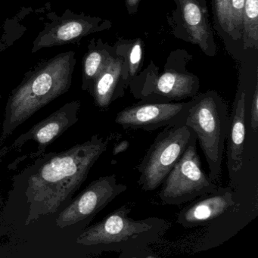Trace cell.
<instances>
[{"mask_svg": "<svg viewBox=\"0 0 258 258\" xmlns=\"http://www.w3.org/2000/svg\"><path fill=\"white\" fill-rule=\"evenodd\" d=\"M107 147L108 141L95 135L64 152L47 155L27 181L25 196L29 213L25 224L57 212L81 188Z\"/></svg>", "mask_w": 258, "mask_h": 258, "instance_id": "cell-1", "label": "cell"}, {"mask_svg": "<svg viewBox=\"0 0 258 258\" xmlns=\"http://www.w3.org/2000/svg\"><path fill=\"white\" fill-rule=\"evenodd\" d=\"M131 209L129 205H122L85 229L77 238V243L101 250L118 252L121 257H132L134 253L145 251L165 233L168 223L156 217L135 220L129 217Z\"/></svg>", "mask_w": 258, "mask_h": 258, "instance_id": "cell-2", "label": "cell"}, {"mask_svg": "<svg viewBox=\"0 0 258 258\" xmlns=\"http://www.w3.org/2000/svg\"><path fill=\"white\" fill-rule=\"evenodd\" d=\"M187 125L197 137L206 158L211 180H220L225 141L229 134L227 108L217 95L210 93L191 101L185 119Z\"/></svg>", "mask_w": 258, "mask_h": 258, "instance_id": "cell-3", "label": "cell"}, {"mask_svg": "<svg viewBox=\"0 0 258 258\" xmlns=\"http://www.w3.org/2000/svg\"><path fill=\"white\" fill-rule=\"evenodd\" d=\"M70 83V72L61 71L59 66L42 71L23 83L7 102L0 143L40 108L66 93Z\"/></svg>", "mask_w": 258, "mask_h": 258, "instance_id": "cell-4", "label": "cell"}, {"mask_svg": "<svg viewBox=\"0 0 258 258\" xmlns=\"http://www.w3.org/2000/svg\"><path fill=\"white\" fill-rule=\"evenodd\" d=\"M196 139V134L185 124L161 131L137 167L140 173L138 184L142 189L152 191L159 188Z\"/></svg>", "mask_w": 258, "mask_h": 258, "instance_id": "cell-5", "label": "cell"}, {"mask_svg": "<svg viewBox=\"0 0 258 258\" xmlns=\"http://www.w3.org/2000/svg\"><path fill=\"white\" fill-rule=\"evenodd\" d=\"M158 197L165 205H179L217 189L202 167L197 151V139L193 140L162 183Z\"/></svg>", "mask_w": 258, "mask_h": 258, "instance_id": "cell-6", "label": "cell"}, {"mask_svg": "<svg viewBox=\"0 0 258 258\" xmlns=\"http://www.w3.org/2000/svg\"><path fill=\"white\" fill-rule=\"evenodd\" d=\"M126 189V185L117 182L115 175L98 178L61 211L55 220L57 226L64 229L93 218Z\"/></svg>", "mask_w": 258, "mask_h": 258, "instance_id": "cell-7", "label": "cell"}, {"mask_svg": "<svg viewBox=\"0 0 258 258\" xmlns=\"http://www.w3.org/2000/svg\"><path fill=\"white\" fill-rule=\"evenodd\" d=\"M191 102H149L128 107L117 113L115 123L123 129L155 131L185 124Z\"/></svg>", "mask_w": 258, "mask_h": 258, "instance_id": "cell-8", "label": "cell"}, {"mask_svg": "<svg viewBox=\"0 0 258 258\" xmlns=\"http://www.w3.org/2000/svg\"><path fill=\"white\" fill-rule=\"evenodd\" d=\"M201 197L196 199L178 214V223L184 228L208 224L220 216L233 211L238 207L230 187H218L215 191Z\"/></svg>", "mask_w": 258, "mask_h": 258, "instance_id": "cell-9", "label": "cell"}, {"mask_svg": "<svg viewBox=\"0 0 258 258\" xmlns=\"http://www.w3.org/2000/svg\"><path fill=\"white\" fill-rule=\"evenodd\" d=\"M80 106L81 103L79 102L66 104L58 111L39 122L28 132L22 134L14 142L13 146L21 147L29 140H33L37 143L38 151L36 155H41L48 146L52 144L61 134L78 121Z\"/></svg>", "mask_w": 258, "mask_h": 258, "instance_id": "cell-10", "label": "cell"}, {"mask_svg": "<svg viewBox=\"0 0 258 258\" xmlns=\"http://www.w3.org/2000/svg\"><path fill=\"white\" fill-rule=\"evenodd\" d=\"M197 81L193 77L176 72H167L152 84L151 90L143 92V99H160V102L182 100L196 94Z\"/></svg>", "mask_w": 258, "mask_h": 258, "instance_id": "cell-11", "label": "cell"}, {"mask_svg": "<svg viewBox=\"0 0 258 258\" xmlns=\"http://www.w3.org/2000/svg\"><path fill=\"white\" fill-rule=\"evenodd\" d=\"M245 120L246 95L244 92H241L237 98L232 116L229 117L227 167L230 174L238 173L243 166Z\"/></svg>", "mask_w": 258, "mask_h": 258, "instance_id": "cell-12", "label": "cell"}, {"mask_svg": "<svg viewBox=\"0 0 258 258\" xmlns=\"http://www.w3.org/2000/svg\"><path fill=\"white\" fill-rule=\"evenodd\" d=\"M184 25L191 41L206 52L209 47V27L203 9L197 0H179Z\"/></svg>", "mask_w": 258, "mask_h": 258, "instance_id": "cell-13", "label": "cell"}, {"mask_svg": "<svg viewBox=\"0 0 258 258\" xmlns=\"http://www.w3.org/2000/svg\"><path fill=\"white\" fill-rule=\"evenodd\" d=\"M123 61L120 58H108L105 69L95 80L93 95L99 108L109 106L114 100L117 83L122 72Z\"/></svg>", "mask_w": 258, "mask_h": 258, "instance_id": "cell-14", "label": "cell"}, {"mask_svg": "<svg viewBox=\"0 0 258 258\" xmlns=\"http://www.w3.org/2000/svg\"><path fill=\"white\" fill-rule=\"evenodd\" d=\"M242 30L244 47H256L258 42V0H244Z\"/></svg>", "mask_w": 258, "mask_h": 258, "instance_id": "cell-15", "label": "cell"}, {"mask_svg": "<svg viewBox=\"0 0 258 258\" xmlns=\"http://www.w3.org/2000/svg\"><path fill=\"white\" fill-rule=\"evenodd\" d=\"M215 8L217 19L222 28L235 40V32L232 25L230 0H215Z\"/></svg>", "mask_w": 258, "mask_h": 258, "instance_id": "cell-16", "label": "cell"}, {"mask_svg": "<svg viewBox=\"0 0 258 258\" xmlns=\"http://www.w3.org/2000/svg\"><path fill=\"white\" fill-rule=\"evenodd\" d=\"M108 58H105L100 52H93L89 54L84 64V72L88 79L97 78L103 71L108 63Z\"/></svg>", "mask_w": 258, "mask_h": 258, "instance_id": "cell-17", "label": "cell"}, {"mask_svg": "<svg viewBox=\"0 0 258 258\" xmlns=\"http://www.w3.org/2000/svg\"><path fill=\"white\" fill-rule=\"evenodd\" d=\"M88 25L82 22H71L58 28L55 38L58 41L66 42L77 38L87 31Z\"/></svg>", "mask_w": 258, "mask_h": 258, "instance_id": "cell-18", "label": "cell"}, {"mask_svg": "<svg viewBox=\"0 0 258 258\" xmlns=\"http://www.w3.org/2000/svg\"><path fill=\"white\" fill-rule=\"evenodd\" d=\"M232 25L235 32V40L239 38V31L242 30V14L244 0H230Z\"/></svg>", "mask_w": 258, "mask_h": 258, "instance_id": "cell-19", "label": "cell"}, {"mask_svg": "<svg viewBox=\"0 0 258 258\" xmlns=\"http://www.w3.org/2000/svg\"><path fill=\"white\" fill-rule=\"evenodd\" d=\"M142 43L140 40H137L131 47L129 53V73L134 76L138 70L142 59Z\"/></svg>", "mask_w": 258, "mask_h": 258, "instance_id": "cell-20", "label": "cell"}, {"mask_svg": "<svg viewBox=\"0 0 258 258\" xmlns=\"http://www.w3.org/2000/svg\"><path fill=\"white\" fill-rule=\"evenodd\" d=\"M250 126L253 132H256L258 128V88L256 86L252 99L251 111H250Z\"/></svg>", "mask_w": 258, "mask_h": 258, "instance_id": "cell-21", "label": "cell"}, {"mask_svg": "<svg viewBox=\"0 0 258 258\" xmlns=\"http://www.w3.org/2000/svg\"><path fill=\"white\" fill-rule=\"evenodd\" d=\"M128 146H129V143L127 141H123L121 143H118L117 146L114 147V155H116L117 154L121 153V152H124L126 150Z\"/></svg>", "mask_w": 258, "mask_h": 258, "instance_id": "cell-22", "label": "cell"}, {"mask_svg": "<svg viewBox=\"0 0 258 258\" xmlns=\"http://www.w3.org/2000/svg\"><path fill=\"white\" fill-rule=\"evenodd\" d=\"M126 3H127L128 7L133 8V7H137L139 0H126Z\"/></svg>", "mask_w": 258, "mask_h": 258, "instance_id": "cell-23", "label": "cell"}]
</instances>
